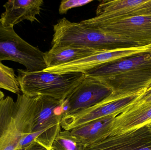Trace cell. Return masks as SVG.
Segmentation results:
<instances>
[{
    "label": "cell",
    "instance_id": "obj_13",
    "mask_svg": "<svg viewBox=\"0 0 151 150\" xmlns=\"http://www.w3.org/2000/svg\"><path fill=\"white\" fill-rule=\"evenodd\" d=\"M44 1L42 0H9L3 5L5 11L1 15V22L5 27L14 26L24 20H37Z\"/></svg>",
    "mask_w": 151,
    "mask_h": 150
},
{
    "label": "cell",
    "instance_id": "obj_20",
    "mask_svg": "<svg viewBox=\"0 0 151 150\" xmlns=\"http://www.w3.org/2000/svg\"><path fill=\"white\" fill-rule=\"evenodd\" d=\"M24 150H50L40 143L34 141Z\"/></svg>",
    "mask_w": 151,
    "mask_h": 150
},
{
    "label": "cell",
    "instance_id": "obj_17",
    "mask_svg": "<svg viewBox=\"0 0 151 150\" xmlns=\"http://www.w3.org/2000/svg\"><path fill=\"white\" fill-rule=\"evenodd\" d=\"M84 146L70 131L62 130L53 142L50 150H83Z\"/></svg>",
    "mask_w": 151,
    "mask_h": 150
},
{
    "label": "cell",
    "instance_id": "obj_2",
    "mask_svg": "<svg viewBox=\"0 0 151 150\" xmlns=\"http://www.w3.org/2000/svg\"><path fill=\"white\" fill-rule=\"evenodd\" d=\"M35 100L18 94L16 101L10 97L0 101V150H18L22 136L32 134Z\"/></svg>",
    "mask_w": 151,
    "mask_h": 150
},
{
    "label": "cell",
    "instance_id": "obj_8",
    "mask_svg": "<svg viewBox=\"0 0 151 150\" xmlns=\"http://www.w3.org/2000/svg\"><path fill=\"white\" fill-rule=\"evenodd\" d=\"M113 92L102 80L85 75L82 81L64 100L63 117L92 107Z\"/></svg>",
    "mask_w": 151,
    "mask_h": 150
},
{
    "label": "cell",
    "instance_id": "obj_14",
    "mask_svg": "<svg viewBox=\"0 0 151 150\" xmlns=\"http://www.w3.org/2000/svg\"><path fill=\"white\" fill-rule=\"evenodd\" d=\"M151 123V102L126 110L117 115L108 137L138 129Z\"/></svg>",
    "mask_w": 151,
    "mask_h": 150
},
{
    "label": "cell",
    "instance_id": "obj_10",
    "mask_svg": "<svg viewBox=\"0 0 151 150\" xmlns=\"http://www.w3.org/2000/svg\"><path fill=\"white\" fill-rule=\"evenodd\" d=\"M99 79L111 88L114 93L127 96L137 94L145 91L151 86V63L119 75Z\"/></svg>",
    "mask_w": 151,
    "mask_h": 150
},
{
    "label": "cell",
    "instance_id": "obj_22",
    "mask_svg": "<svg viewBox=\"0 0 151 150\" xmlns=\"http://www.w3.org/2000/svg\"><path fill=\"white\" fill-rule=\"evenodd\" d=\"M149 128V130L151 132V124H149L148 126H147Z\"/></svg>",
    "mask_w": 151,
    "mask_h": 150
},
{
    "label": "cell",
    "instance_id": "obj_15",
    "mask_svg": "<svg viewBox=\"0 0 151 150\" xmlns=\"http://www.w3.org/2000/svg\"><path fill=\"white\" fill-rule=\"evenodd\" d=\"M150 63L151 53H144L101 64L84 74L96 78H105L119 75L135 67Z\"/></svg>",
    "mask_w": 151,
    "mask_h": 150
},
{
    "label": "cell",
    "instance_id": "obj_3",
    "mask_svg": "<svg viewBox=\"0 0 151 150\" xmlns=\"http://www.w3.org/2000/svg\"><path fill=\"white\" fill-rule=\"evenodd\" d=\"M17 80L20 91L29 97L46 96L64 100L83 80L85 74H58L44 70L29 72L18 69Z\"/></svg>",
    "mask_w": 151,
    "mask_h": 150
},
{
    "label": "cell",
    "instance_id": "obj_12",
    "mask_svg": "<svg viewBox=\"0 0 151 150\" xmlns=\"http://www.w3.org/2000/svg\"><path fill=\"white\" fill-rule=\"evenodd\" d=\"M96 13L95 17L102 20L151 16V0L102 1Z\"/></svg>",
    "mask_w": 151,
    "mask_h": 150
},
{
    "label": "cell",
    "instance_id": "obj_19",
    "mask_svg": "<svg viewBox=\"0 0 151 150\" xmlns=\"http://www.w3.org/2000/svg\"><path fill=\"white\" fill-rule=\"evenodd\" d=\"M92 1V0H63L61 1L59 6V14L61 15L66 14L69 10L86 5Z\"/></svg>",
    "mask_w": 151,
    "mask_h": 150
},
{
    "label": "cell",
    "instance_id": "obj_5",
    "mask_svg": "<svg viewBox=\"0 0 151 150\" xmlns=\"http://www.w3.org/2000/svg\"><path fill=\"white\" fill-rule=\"evenodd\" d=\"M64 100L46 96L35 97L32 133L37 136L35 141L50 149L62 131Z\"/></svg>",
    "mask_w": 151,
    "mask_h": 150
},
{
    "label": "cell",
    "instance_id": "obj_6",
    "mask_svg": "<svg viewBox=\"0 0 151 150\" xmlns=\"http://www.w3.org/2000/svg\"><path fill=\"white\" fill-rule=\"evenodd\" d=\"M81 23L123 37L142 46L151 45V16L107 20L97 19L95 17Z\"/></svg>",
    "mask_w": 151,
    "mask_h": 150
},
{
    "label": "cell",
    "instance_id": "obj_18",
    "mask_svg": "<svg viewBox=\"0 0 151 150\" xmlns=\"http://www.w3.org/2000/svg\"><path fill=\"white\" fill-rule=\"evenodd\" d=\"M0 88L15 94L20 90L13 69L5 66L0 61Z\"/></svg>",
    "mask_w": 151,
    "mask_h": 150
},
{
    "label": "cell",
    "instance_id": "obj_16",
    "mask_svg": "<svg viewBox=\"0 0 151 150\" xmlns=\"http://www.w3.org/2000/svg\"><path fill=\"white\" fill-rule=\"evenodd\" d=\"M101 52L87 47H59L51 48L45 53V62L47 68L56 67L72 62Z\"/></svg>",
    "mask_w": 151,
    "mask_h": 150
},
{
    "label": "cell",
    "instance_id": "obj_21",
    "mask_svg": "<svg viewBox=\"0 0 151 150\" xmlns=\"http://www.w3.org/2000/svg\"><path fill=\"white\" fill-rule=\"evenodd\" d=\"M4 94L1 91H0V101L4 99Z\"/></svg>",
    "mask_w": 151,
    "mask_h": 150
},
{
    "label": "cell",
    "instance_id": "obj_4",
    "mask_svg": "<svg viewBox=\"0 0 151 150\" xmlns=\"http://www.w3.org/2000/svg\"><path fill=\"white\" fill-rule=\"evenodd\" d=\"M45 53L19 37L13 27L3 26L0 20V61H12L22 64L29 72L47 68Z\"/></svg>",
    "mask_w": 151,
    "mask_h": 150
},
{
    "label": "cell",
    "instance_id": "obj_9",
    "mask_svg": "<svg viewBox=\"0 0 151 150\" xmlns=\"http://www.w3.org/2000/svg\"><path fill=\"white\" fill-rule=\"evenodd\" d=\"M146 53H151V45L136 48L101 51L72 62L47 68L44 70L58 74L78 72L84 74L101 64Z\"/></svg>",
    "mask_w": 151,
    "mask_h": 150
},
{
    "label": "cell",
    "instance_id": "obj_11",
    "mask_svg": "<svg viewBox=\"0 0 151 150\" xmlns=\"http://www.w3.org/2000/svg\"><path fill=\"white\" fill-rule=\"evenodd\" d=\"M83 150H151V132L145 126L84 146Z\"/></svg>",
    "mask_w": 151,
    "mask_h": 150
},
{
    "label": "cell",
    "instance_id": "obj_1",
    "mask_svg": "<svg viewBox=\"0 0 151 150\" xmlns=\"http://www.w3.org/2000/svg\"><path fill=\"white\" fill-rule=\"evenodd\" d=\"M54 31L52 48L87 47L107 51L143 47L123 37L86 26L81 22H71L65 18L54 25Z\"/></svg>",
    "mask_w": 151,
    "mask_h": 150
},
{
    "label": "cell",
    "instance_id": "obj_7",
    "mask_svg": "<svg viewBox=\"0 0 151 150\" xmlns=\"http://www.w3.org/2000/svg\"><path fill=\"white\" fill-rule=\"evenodd\" d=\"M145 92L129 96L113 92L104 100L92 107L64 117L61 127L64 130L69 131L99 119L120 114Z\"/></svg>",
    "mask_w": 151,
    "mask_h": 150
}]
</instances>
